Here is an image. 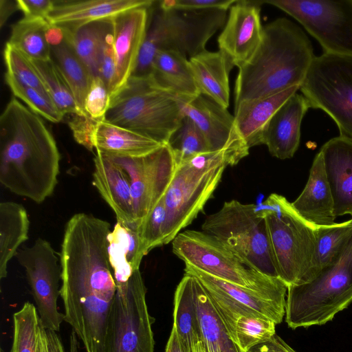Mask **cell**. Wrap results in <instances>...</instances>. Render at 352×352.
I'll list each match as a JSON object with an SVG mask.
<instances>
[{"mask_svg":"<svg viewBox=\"0 0 352 352\" xmlns=\"http://www.w3.org/2000/svg\"><path fill=\"white\" fill-rule=\"evenodd\" d=\"M201 229L248 267L279 278L265 220L256 205L226 201L205 219Z\"/></svg>","mask_w":352,"mask_h":352,"instance_id":"ba28073f","label":"cell"},{"mask_svg":"<svg viewBox=\"0 0 352 352\" xmlns=\"http://www.w3.org/2000/svg\"><path fill=\"white\" fill-rule=\"evenodd\" d=\"M39 321L36 307L25 302L13 315V342L10 352H38Z\"/></svg>","mask_w":352,"mask_h":352,"instance_id":"74e56055","label":"cell"},{"mask_svg":"<svg viewBox=\"0 0 352 352\" xmlns=\"http://www.w3.org/2000/svg\"><path fill=\"white\" fill-rule=\"evenodd\" d=\"M275 326L274 322L261 314L243 315L236 320L232 337L247 352L274 335Z\"/></svg>","mask_w":352,"mask_h":352,"instance_id":"f35d334b","label":"cell"},{"mask_svg":"<svg viewBox=\"0 0 352 352\" xmlns=\"http://www.w3.org/2000/svg\"><path fill=\"white\" fill-rule=\"evenodd\" d=\"M309 108L305 97L296 93L274 114L263 136V144L272 156L280 160L294 156L300 144V124Z\"/></svg>","mask_w":352,"mask_h":352,"instance_id":"d6986e66","label":"cell"},{"mask_svg":"<svg viewBox=\"0 0 352 352\" xmlns=\"http://www.w3.org/2000/svg\"><path fill=\"white\" fill-rule=\"evenodd\" d=\"M173 252L185 264L225 281L286 302L287 285L248 267L212 236L197 230L179 232L172 241Z\"/></svg>","mask_w":352,"mask_h":352,"instance_id":"9c48e42d","label":"cell"},{"mask_svg":"<svg viewBox=\"0 0 352 352\" xmlns=\"http://www.w3.org/2000/svg\"><path fill=\"white\" fill-rule=\"evenodd\" d=\"M94 162L93 185L115 213L117 222L137 230L128 175L99 152H96Z\"/></svg>","mask_w":352,"mask_h":352,"instance_id":"ac0fdd59","label":"cell"},{"mask_svg":"<svg viewBox=\"0 0 352 352\" xmlns=\"http://www.w3.org/2000/svg\"><path fill=\"white\" fill-rule=\"evenodd\" d=\"M19 10L24 17L47 19L53 8L54 1L51 0H17Z\"/></svg>","mask_w":352,"mask_h":352,"instance_id":"7dc6e473","label":"cell"},{"mask_svg":"<svg viewBox=\"0 0 352 352\" xmlns=\"http://www.w3.org/2000/svg\"><path fill=\"white\" fill-rule=\"evenodd\" d=\"M151 74L162 88L184 99L199 94L188 58L174 51H158L152 63Z\"/></svg>","mask_w":352,"mask_h":352,"instance_id":"83f0119b","label":"cell"},{"mask_svg":"<svg viewBox=\"0 0 352 352\" xmlns=\"http://www.w3.org/2000/svg\"><path fill=\"white\" fill-rule=\"evenodd\" d=\"M116 285L107 316L103 352H153V318L140 269L126 282Z\"/></svg>","mask_w":352,"mask_h":352,"instance_id":"30bf717a","label":"cell"},{"mask_svg":"<svg viewBox=\"0 0 352 352\" xmlns=\"http://www.w3.org/2000/svg\"><path fill=\"white\" fill-rule=\"evenodd\" d=\"M49 25L47 19L24 17L12 25L8 42L30 59L50 60L51 48L46 38Z\"/></svg>","mask_w":352,"mask_h":352,"instance_id":"836d02e7","label":"cell"},{"mask_svg":"<svg viewBox=\"0 0 352 352\" xmlns=\"http://www.w3.org/2000/svg\"><path fill=\"white\" fill-rule=\"evenodd\" d=\"M300 90L310 108L326 112L340 135L352 140V56H315Z\"/></svg>","mask_w":352,"mask_h":352,"instance_id":"8fae6325","label":"cell"},{"mask_svg":"<svg viewBox=\"0 0 352 352\" xmlns=\"http://www.w3.org/2000/svg\"><path fill=\"white\" fill-rule=\"evenodd\" d=\"M191 72L199 94L221 106L230 105V73L234 66L221 50H207L188 59Z\"/></svg>","mask_w":352,"mask_h":352,"instance_id":"603a6c76","label":"cell"},{"mask_svg":"<svg viewBox=\"0 0 352 352\" xmlns=\"http://www.w3.org/2000/svg\"><path fill=\"white\" fill-rule=\"evenodd\" d=\"M112 19L116 72L111 98L125 85L135 69L147 29L148 8L129 10Z\"/></svg>","mask_w":352,"mask_h":352,"instance_id":"e0dca14e","label":"cell"},{"mask_svg":"<svg viewBox=\"0 0 352 352\" xmlns=\"http://www.w3.org/2000/svg\"><path fill=\"white\" fill-rule=\"evenodd\" d=\"M111 224L79 212L67 222L60 254L64 320L87 352H103L109 311L117 285L108 254Z\"/></svg>","mask_w":352,"mask_h":352,"instance_id":"6da1fadb","label":"cell"},{"mask_svg":"<svg viewBox=\"0 0 352 352\" xmlns=\"http://www.w3.org/2000/svg\"><path fill=\"white\" fill-rule=\"evenodd\" d=\"M185 274L196 277L208 290L222 294L280 324L285 314L286 302L279 301L253 290L225 281L185 264Z\"/></svg>","mask_w":352,"mask_h":352,"instance_id":"d4e9b609","label":"cell"},{"mask_svg":"<svg viewBox=\"0 0 352 352\" xmlns=\"http://www.w3.org/2000/svg\"><path fill=\"white\" fill-rule=\"evenodd\" d=\"M248 154L229 148L199 154L176 165L162 197L166 210L164 245L172 241L203 210L226 168L236 164Z\"/></svg>","mask_w":352,"mask_h":352,"instance_id":"277c9868","label":"cell"},{"mask_svg":"<svg viewBox=\"0 0 352 352\" xmlns=\"http://www.w3.org/2000/svg\"><path fill=\"white\" fill-rule=\"evenodd\" d=\"M96 151L109 156L140 157L162 144L105 120L99 122L94 135Z\"/></svg>","mask_w":352,"mask_h":352,"instance_id":"484cf974","label":"cell"},{"mask_svg":"<svg viewBox=\"0 0 352 352\" xmlns=\"http://www.w3.org/2000/svg\"><path fill=\"white\" fill-rule=\"evenodd\" d=\"M247 352H296L277 334L251 347Z\"/></svg>","mask_w":352,"mask_h":352,"instance_id":"681fc988","label":"cell"},{"mask_svg":"<svg viewBox=\"0 0 352 352\" xmlns=\"http://www.w3.org/2000/svg\"><path fill=\"white\" fill-rule=\"evenodd\" d=\"M294 86L274 95L241 103L234 107L238 131L249 148L263 144L265 129L276 111L297 91Z\"/></svg>","mask_w":352,"mask_h":352,"instance_id":"cb8c5ba5","label":"cell"},{"mask_svg":"<svg viewBox=\"0 0 352 352\" xmlns=\"http://www.w3.org/2000/svg\"><path fill=\"white\" fill-rule=\"evenodd\" d=\"M38 352H66L60 338L52 329H45L39 321Z\"/></svg>","mask_w":352,"mask_h":352,"instance_id":"c3c4849f","label":"cell"},{"mask_svg":"<svg viewBox=\"0 0 352 352\" xmlns=\"http://www.w3.org/2000/svg\"><path fill=\"white\" fill-rule=\"evenodd\" d=\"M314 58L311 43L298 25L287 18L268 23L255 53L239 67L234 107L300 87Z\"/></svg>","mask_w":352,"mask_h":352,"instance_id":"3957f363","label":"cell"},{"mask_svg":"<svg viewBox=\"0 0 352 352\" xmlns=\"http://www.w3.org/2000/svg\"><path fill=\"white\" fill-rule=\"evenodd\" d=\"M256 208L265 220L279 278L287 287L309 281L317 226L303 219L292 203L276 193Z\"/></svg>","mask_w":352,"mask_h":352,"instance_id":"52a82bcc","label":"cell"},{"mask_svg":"<svg viewBox=\"0 0 352 352\" xmlns=\"http://www.w3.org/2000/svg\"><path fill=\"white\" fill-rule=\"evenodd\" d=\"M108 239V254L116 283L126 282L140 269L145 254L138 230L116 223Z\"/></svg>","mask_w":352,"mask_h":352,"instance_id":"f1b7e54d","label":"cell"},{"mask_svg":"<svg viewBox=\"0 0 352 352\" xmlns=\"http://www.w3.org/2000/svg\"><path fill=\"white\" fill-rule=\"evenodd\" d=\"M30 221L25 208L12 201L0 204V279L7 276L9 261L28 239Z\"/></svg>","mask_w":352,"mask_h":352,"instance_id":"f546056e","label":"cell"},{"mask_svg":"<svg viewBox=\"0 0 352 352\" xmlns=\"http://www.w3.org/2000/svg\"><path fill=\"white\" fill-rule=\"evenodd\" d=\"M292 205L303 219L315 226L336 223L333 199L320 151L315 156L303 190Z\"/></svg>","mask_w":352,"mask_h":352,"instance_id":"7402d4cb","label":"cell"},{"mask_svg":"<svg viewBox=\"0 0 352 352\" xmlns=\"http://www.w3.org/2000/svg\"><path fill=\"white\" fill-rule=\"evenodd\" d=\"M46 38L50 47L60 45L65 39L63 28L50 23L46 31Z\"/></svg>","mask_w":352,"mask_h":352,"instance_id":"f907efd6","label":"cell"},{"mask_svg":"<svg viewBox=\"0 0 352 352\" xmlns=\"http://www.w3.org/2000/svg\"><path fill=\"white\" fill-rule=\"evenodd\" d=\"M60 155L40 116L12 98L0 116V182L36 204L58 182Z\"/></svg>","mask_w":352,"mask_h":352,"instance_id":"7a4b0ae2","label":"cell"},{"mask_svg":"<svg viewBox=\"0 0 352 352\" xmlns=\"http://www.w3.org/2000/svg\"><path fill=\"white\" fill-rule=\"evenodd\" d=\"M190 100L162 88L151 74L131 76L111 97L104 120L167 144Z\"/></svg>","mask_w":352,"mask_h":352,"instance_id":"5b68a950","label":"cell"},{"mask_svg":"<svg viewBox=\"0 0 352 352\" xmlns=\"http://www.w3.org/2000/svg\"><path fill=\"white\" fill-rule=\"evenodd\" d=\"M236 0H166L157 1L162 8L187 10H228Z\"/></svg>","mask_w":352,"mask_h":352,"instance_id":"bcb514c9","label":"cell"},{"mask_svg":"<svg viewBox=\"0 0 352 352\" xmlns=\"http://www.w3.org/2000/svg\"><path fill=\"white\" fill-rule=\"evenodd\" d=\"M106 156L129 177L138 230L168 188L176 168L173 154L167 144H162L140 157Z\"/></svg>","mask_w":352,"mask_h":352,"instance_id":"4fadbf2b","label":"cell"},{"mask_svg":"<svg viewBox=\"0 0 352 352\" xmlns=\"http://www.w3.org/2000/svg\"><path fill=\"white\" fill-rule=\"evenodd\" d=\"M167 145L176 165L199 154L210 152L208 144L195 123L184 116L178 128L171 135Z\"/></svg>","mask_w":352,"mask_h":352,"instance_id":"8d00e7d4","label":"cell"},{"mask_svg":"<svg viewBox=\"0 0 352 352\" xmlns=\"http://www.w3.org/2000/svg\"><path fill=\"white\" fill-rule=\"evenodd\" d=\"M300 23L324 53L352 56V0H269Z\"/></svg>","mask_w":352,"mask_h":352,"instance_id":"7c38bea8","label":"cell"},{"mask_svg":"<svg viewBox=\"0 0 352 352\" xmlns=\"http://www.w3.org/2000/svg\"><path fill=\"white\" fill-rule=\"evenodd\" d=\"M19 9L17 1H0V27L2 28L8 18Z\"/></svg>","mask_w":352,"mask_h":352,"instance_id":"816d5d0a","label":"cell"},{"mask_svg":"<svg viewBox=\"0 0 352 352\" xmlns=\"http://www.w3.org/2000/svg\"><path fill=\"white\" fill-rule=\"evenodd\" d=\"M15 256L25 269L42 324L58 331L64 320L57 307L60 270L50 243L38 238L32 246L19 249Z\"/></svg>","mask_w":352,"mask_h":352,"instance_id":"5bb4252c","label":"cell"},{"mask_svg":"<svg viewBox=\"0 0 352 352\" xmlns=\"http://www.w3.org/2000/svg\"><path fill=\"white\" fill-rule=\"evenodd\" d=\"M196 279L198 317L208 351L245 352L230 336L206 289Z\"/></svg>","mask_w":352,"mask_h":352,"instance_id":"1f68e13d","label":"cell"},{"mask_svg":"<svg viewBox=\"0 0 352 352\" xmlns=\"http://www.w3.org/2000/svg\"><path fill=\"white\" fill-rule=\"evenodd\" d=\"M50 48L52 59L73 94L78 114L87 115L84 104L93 77L66 39L60 45Z\"/></svg>","mask_w":352,"mask_h":352,"instance_id":"d6a6232c","label":"cell"},{"mask_svg":"<svg viewBox=\"0 0 352 352\" xmlns=\"http://www.w3.org/2000/svg\"><path fill=\"white\" fill-rule=\"evenodd\" d=\"M263 1H236L218 36L219 50L238 68L247 63L259 46L263 26L261 21Z\"/></svg>","mask_w":352,"mask_h":352,"instance_id":"9a60e30c","label":"cell"},{"mask_svg":"<svg viewBox=\"0 0 352 352\" xmlns=\"http://www.w3.org/2000/svg\"><path fill=\"white\" fill-rule=\"evenodd\" d=\"M116 63L113 49V28L104 39L99 58V76L107 87L110 95L116 78Z\"/></svg>","mask_w":352,"mask_h":352,"instance_id":"ee69618b","label":"cell"},{"mask_svg":"<svg viewBox=\"0 0 352 352\" xmlns=\"http://www.w3.org/2000/svg\"><path fill=\"white\" fill-rule=\"evenodd\" d=\"M166 220V210L162 198L138 230L146 254L153 248L164 245V230Z\"/></svg>","mask_w":352,"mask_h":352,"instance_id":"b9f144b4","label":"cell"},{"mask_svg":"<svg viewBox=\"0 0 352 352\" xmlns=\"http://www.w3.org/2000/svg\"><path fill=\"white\" fill-rule=\"evenodd\" d=\"M3 58L8 73L50 99L30 59L23 53L7 42Z\"/></svg>","mask_w":352,"mask_h":352,"instance_id":"60d3db41","label":"cell"},{"mask_svg":"<svg viewBox=\"0 0 352 352\" xmlns=\"http://www.w3.org/2000/svg\"><path fill=\"white\" fill-rule=\"evenodd\" d=\"M152 0L54 1L47 18L52 25L73 29L91 21L113 18L129 10L151 7Z\"/></svg>","mask_w":352,"mask_h":352,"instance_id":"44dd1931","label":"cell"},{"mask_svg":"<svg viewBox=\"0 0 352 352\" xmlns=\"http://www.w3.org/2000/svg\"><path fill=\"white\" fill-rule=\"evenodd\" d=\"M29 59L56 107L65 115L78 114L73 94L53 60Z\"/></svg>","mask_w":352,"mask_h":352,"instance_id":"d590c367","label":"cell"},{"mask_svg":"<svg viewBox=\"0 0 352 352\" xmlns=\"http://www.w3.org/2000/svg\"><path fill=\"white\" fill-rule=\"evenodd\" d=\"M320 152L333 199L334 215L352 217V140L341 135L333 138Z\"/></svg>","mask_w":352,"mask_h":352,"instance_id":"ffe728a7","label":"cell"},{"mask_svg":"<svg viewBox=\"0 0 352 352\" xmlns=\"http://www.w3.org/2000/svg\"><path fill=\"white\" fill-rule=\"evenodd\" d=\"M110 103L111 95L107 87L100 76L94 77L85 100V113L96 120H104Z\"/></svg>","mask_w":352,"mask_h":352,"instance_id":"7bdbcfd3","label":"cell"},{"mask_svg":"<svg viewBox=\"0 0 352 352\" xmlns=\"http://www.w3.org/2000/svg\"><path fill=\"white\" fill-rule=\"evenodd\" d=\"M226 15L222 10L162 8L155 1L148 8L146 35L132 76L151 74L158 51H174L190 58L206 50L209 39L224 25Z\"/></svg>","mask_w":352,"mask_h":352,"instance_id":"8992f818","label":"cell"},{"mask_svg":"<svg viewBox=\"0 0 352 352\" xmlns=\"http://www.w3.org/2000/svg\"><path fill=\"white\" fill-rule=\"evenodd\" d=\"M193 352H208L204 339L196 343Z\"/></svg>","mask_w":352,"mask_h":352,"instance_id":"db71d44e","label":"cell"},{"mask_svg":"<svg viewBox=\"0 0 352 352\" xmlns=\"http://www.w3.org/2000/svg\"><path fill=\"white\" fill-rule=\"evenodd\" d=\"M99 122L87 115L74 114L68 124L75 140L87 150L93 151L94 135Z\"/></svg>","mask_w":352,"mask_h":352,"instance_id":"f6af8a7d","label":"cell"},{"mask_svg":"<svg viewBox=\"0 0 352 352\" xmlns=\"http://www.w3.org/2000/svg\"><path fill=\"white\" fill-rule=\"evenodd\" d=\"M196 280L185 274L175 293L173 327L186 352H193L196 343L204 339L198 317Z\"/></svg>","mask_w":352,"mask_h":352,"instance_id":"4316f807","label":"cell"},{"mask_svg":"<svg viewBox=\"0 0 352 352\" xmlns=\"http://www.w3.org/2000/svg\"><path fill=\"white\" fill-rule=\"evenodd\" d=\"M112 19L91 21L73 29L63 28L65 39L93 78L99 76L100 50L106 35L113 28Z\"/></svg>","mask_w":352,"mask_h":352,"instance_id":"4dcf8cb0","label":"cell"},{"mask_svg":"<svg viewBox=\"0 0 352 352\" xmlns=\"http://www.w3.org/2000/svg\"><path fill=\"white\" fill-rule=\"evenodd\" d=\"M5 80L14 96L23 100L34 113L52 122L62 121L65 114L49 98L21 82L8 72L5 74Z\"/></svg>","mask_w":352,"mask_h":352,"instance_id":"ab89813d","label":"cell"},{"mask_svg":"<svg viewBox=\"0 0 352 352\" xmlns=\"http://www.w3.org/2000/svg\"><path fill=\"white\" fill-rule=\"evenodd\" d=\"M165 352H186L183 348L177 333L173 327L166 344Z\"/></svg>","mask_w":352,"mask_h":352,"instance_id":"f5cc1de1","label":"cell"},{"mask_svg":"<svg viewBox=\"0 0 352 352\" xmlns=\"http://www.w3.org/2000/svg\"><path fill=\"white\" fill-rule=\"evenodd\" d=\"M183 112L200 130L210 151L230 148L249 152L234 116L209 97L199 94L184 104Z\"/></svg>","mask_w":352,"mask_h":352,"instance_id":"2e32d148","label":"cell"},{"mask_svg":"<svg viewBox=\"0 0 352 352\" xmlns=\"http://www.w3.org/2000/svg\"><path fill=\"white\" fill-rule=\"evenodd\" d=\"M351 233L352 219L331 226H317L315 257L309 281L333 262Z\"/></svg>","mask_w":352,"mask_h":352,"instance_id":"e575fe53","label":"cell"}]
</instances>
